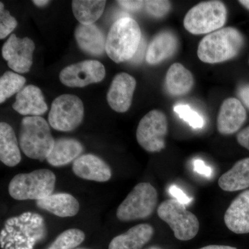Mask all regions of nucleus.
Here are the masks:
<instances>
[{"label":"nucleus","instance_id":"12","mask_svg":"<svg viewBox=\"0 0 249 249\" xmlns=\"http://www.w3.org/2000/svg\"><path fill=\"white\" fill-rule=\"evenodd\" d=\"M35 48L34 41L29 37L19 38L16 34H12L3 45L1 52L11 70L24 73L30 71Z\"/></svg>","mask_w":249,"mask_h":249},{"label":"nucleus","instance_id":"34","mask_svg":"<svg viewBox=\"0 0 249 249\" xmlns=\"http://www.w3.org/2000/svg\"><path fill=\"white\" fill-rule=\"evenodd\" d=\"M193 165H194L195 171L199 175H204L207 178H209L212 175V168L205 164L204 160L196 159L193 161Z\"/></svg>","mask_w":249,"mask_h":249},{"label":"nucleus","instance_id":"7","mask_svg":"<svg viewBox=\"0 0 249 249\" xmlns=\"http://www.w3.org/2000/svg\"><path fill=\"white\" fill-rule=\"evenodd\" d=\"M158 203V193L151 183H139L126 196L116 211L121 222H131L150 217Z\"/></svg>","mask_w":249,"mask_h":249},{"label":"nucleus","instance_id":"27","mask_svg":"<svg viewBox=\"0 0 249 249\" xmlns=\"http://www.w3.org/2000/svg\"><path fill=\"white\" fill-rule=\"evenodd\" d=\"M26 78L15 72H5L0 78V103H4L15 93L23 89Z\"/></svg>","mask_w":249,"mask_h":249},{"label":"nucleus","instance_id":"35","mask_svg":"<svg viewBox=\"0 0 249 249\" xmlns=\"http://www.w3.org/2000/svg\"><path fill=\"white\" fill-rule=\"evenodd\" d=\"M237 140L240 145L249 150V125L237 134Z\"/></svg>","mask_w":249,"mask_h":249},{"label":"nucleus","instance_id":"39","mask_svg":"<svg viewBox=\"0 0 249 249\" xmlns=\"http://www.w3.org/2000/svg\"><path fill=\"white\" fill-rule=\"evenodd\" d=\"M239 2H240L242 6H245L246 9L249 10V0H241V1H239Z\"/></svg>","mask_w":249,"mask_h":249},{"label":"nucleus","instance_id":"23","mask_svg":"<svg viewBox=\"0 0 249 249\" xmlns=\"http://www.w3.org/2000/svg\"><path fill=\"white\" fill-rule=\"evenodd\" d=\"M219 186L226 192H235L249 187V158L238 160L218 181Z\"/></svg>","mask_w":249,"mask_h":249},{"label":"nucleus","instance_id":"36","mask_svg":"<svg viewBox=\"0 0 249 249\" xmlns=\"http://www.w3.org/2000/svg\"><path fill=\"white\" fill-rule=\"evenodd\" d=\"M241 101L249 109V84L241 87L238 91Z\"/></svg>","mask_w":249,"mask_h":249},{"label":"nucleus","instance_id":"24","mask_svg":"<svg viewBox=\"0 0 249 249\" xmlns=\"http://www.w3.org/2000/svg\"><path fill=\"white\" fill-rule=\"evenodd\" d=\"M0 160L9 167L21 161V153L14 129L6 123L0 124Z\"/></svg>","mask_w":249,"mask_h":249},{"label":"nucleus","instance_id":"13","mask_svg":"<svg viewBox=\"0 0 249 249\" xmlns=\"http://www.w3.org/2000/svg\"><path fill=\"white\" fill-rule=\"evenodd\" d=\"M137 87L135 78L127 73H118L111 82L107 94L108 104L119 113L126 112L131 105Z\"/></svg>","mask_w":249,"mask_h":249},{"label":"nucleus","instance_id":"33","mask_svg":"<svg viewBox=\"0 0 249 249\" xmlns=\"http://www.w3.org/2000/svg\"><path fill=\"white\" fill-rule=\"evenodd\" d=\"M117 3L123 9L130 11H139L145 5V1H135V0L134 1L120 0V1H117Z\"/></svg>","mask_w":249,"mask_h":249},{"label":"nucleus","instance_id":"10","mask_svg":"<svg viewBox=\"0 0 249 249\" xmlns=\"http://www.w3.org/2000/svg\"><path fill=\"white\" fill-rule=\"evenodd\" d=\"M168 132L166 116L162 111L154 109L142 118L136 136L139 145L145 151L159 152L165 148Z\"/></svg>","mask_w":249,"mask_h":249},{"label":"nucleus","instance_id":"37","mask_svg":"<svg viewBox=\"0 0 249 249\" xmlns=\"http://www.w3.org/2000/svg\"><path fill=\"white\" fill-rule=\"evenodd\" d=\"M199 249H237L235 247H229V246L222 245H209L202 247Z\"/></svg>","mask_w":249,"mask_h":249},{"label":"nucleus","instance_id":"31","mask_svg":"<svg viewBox=\"0 0 249 249\" xmlns=\"http://www.w3.org/2000/svg\"><path fill=\"white\" fill-rule=\"evenodd\" d=\"M147 12L155 18H162L169 12L171 4L169 1L148 0L145 1Z\"/></svg>","mask_w":249,"mask_h":249},{"label":"nucleus","instance_id":"17","mask_svg":"<svg viewBox=\"0 0 249 249\" xmlns=\"http://www.w3.org/2000/svg\"><path fill=\"white\" fill-rule=\"evenodd\" d=\"M13 108L22 115L40 116L47 111L48 106L40 88L29 85L17 93Z\"/></svg>","mask_w":249,"mask_h":249},{"label":"nucleus","instance_id":"16","mask_svg":"<svg viewBox=\"0 0 249 249\" xmlns=\"http://www.w3.org/2000/svg\"><path fill=\"white\" fill-rule=\"evenodd\" d=\"M224 223L234 233H249V190L231 203L224 214Z\"/></svg>","mask_w":249,"mask_h":249},{"label":"nucleus","instance_id":"5","mask_svg":"<svg viewBox=\"0 0 249 249\" xmlns=\"http://www.w3.org/2000/svg\"><path fill=\"white\" fill-rule=\"evenodd\" d=\"M55 181V174L50 170L39 169L18 174L10 181L9 193L16 200H40L52 195Z\"/></svg>","mask_w":249,"mask_h":249},{"label":"nucleus","instance_id":"11","mask_svg":"<svg viewBox=\"0 0 249 249\" xmlns=\"http://www.w3.org/2000/svg\"><path fill=\"white\" fill-rule=\"evenodd\" d=\"M106 68L101 62L84 60L69 65L60 71V82L70 88H84L102 81L106 76Z\"/></svg>","mask_w":249,"mask_h":249},{"label":"nucleus","instance_id":"15","mask_svg":"<svg viewBox=\"0 0 249 249\" xmlns=\"http://www.w3.org/2000/svg\"><path fill=\"white\" fill-rule=\"evenodd\" d=\"M73 172L78 178L97 182H106L111 177L110 168L97 156H80L73 163Z\"/></svg>","mask_w":249,"mask_h":249},{"label":"nucleus","instance_id":"26","mask_svg":"<svg viewBox=\"0 0 249 249\" xmlns=\"http://www.w3.org/2000/svg\"><path fill=\"white\" fill-rule=\"evenodd\" d=\"M106 5L103 0H73L72 10L80 24L91 25L101 17Z\"/></svg>","mask_w":249,"mask_h":249},{"label":"nucleus","instance_id":"8","mask_svg":"<svg viewBox=\"0 0 249 249\" xmlns=\"http://www.w3.org/2000/svg\"><path fill=\"white\" fill-rule=\"evenodd\" d=\"M157 213L163 222L168 224L178 240H191L199 232L197 217L186 209V205L175 199H167L160 203Z\"/></svg>","mask_w":249,"mask_h":249},{"label":"nucleus","instance_id":"21","mask_svg":"<svg viewBox=\"0 0 249 249\" xmlns=\"http://www.w3.org/2000/svg\"><path fill=\"white\" fill-rule=\"evenodd\" d=\"M36 206L60 217H73L80 209L79 202L68 193L51 195L45 199L36 201Z\"/></svg>","mask_w":249,"mask_h":249},{"label":"nucleus","instance_id":"3","mask_svg":"<svg viewBox=\"0 0 249 249\" xmlns=\"http://www.w3.org/2000/svg\"><path fill=\"white\" fill-rule=\"evenodd\" d=\"M142 36L140 27L134 19L120 18L113 24L108 33L106 53L116 63L127 61L138 51Z\"/></svg>","mask_w":249,"mask_h":249},{"label":"nucleus","instance_id":"30","mask_svg":"<svg viewBox=\"0 0 249 249\" xmlns=\"http://www.w3.org/2000/svg\"><path fill=\"white\" fill-rule=\"evenodd\" d=\"M17 25L16 18L11 16L9 11L4 9V4L0 2V39L7 37Z\"/></svg>","mask_w":249,"mask_h":249},{"label":"nucleus","instance_id":"22","mask_svg":"<svg viewBox=\"0 0 249 249\" xmlns=\"http://www.w3.org/2000/svg\"><path fill=\"white\" fill-rule=\"evenodd\" d=\"M83 151V145L76 139H59L55 140L53 150L47 157V160L53 166H62L76 160Z\"/></svg>","mask_w":249,"mask_h":249},{"label":"nucleus","instance_id":"25","mask_svg":"<svg viewBox=\"0 0 249 249\" xmlns=\"http://www.w3.org/2000/svg\"><path fill=\"white\" fill-rule=\"evenodd\" d=\"M193 83L194 80L191 72L181 64H173L167 72L165 86L172 96H181L187 94L193 88Z\"/></svg>","mask_w":249,"mask_h":249},{"label":"nucleus","instance_id":"2","mask_svg":"<svg viewBox=\"0 0 249 249\" xmlns=\"http://www.w3.org/2000/svg\"><path fill=\"white\" fill-rule=\"evenodd\" d=\"M243 45L240 31L233 27L223 28L205 36L198 46L197 55L206 63H219L235 57Z\"/></svg>","mask_w":249,"mask_h":249},{"label":"nucleus","instance_id":"38","mask_svg":"<svg viewBox=\"0 0 249 249\" xmlns=\"http://www.w3.org/2000/svg\"><path fill=\"white\" fill-rule=\"evenodd\" d=\"M33 3L38 7H43L49 3V1L47 0H34L33 1Z\"/></svg>","mask_w":249,"mask_h":249},{"label":"nucleus","instance_id":"14","mask_svg":"<svg viewBox=\"0 0 249 249\" xmlns=\"http://www.w3.org/2000/svg\"><path fill=\"white\" fill-rule=\"evenodd\" d=\"M247 119V111L241 101L229 98L223 102L217 116L218 132L229 135L237 132Z\"/></svg>","mask_w":249,"mask_h":249},{"label":"nucleus","instance_id":"18","mask_svg":"<svg viewBox=\"0 0 249 249\" xmlns=\"http://www.w3.org/2000/svg\"><path fill=\"white\" fill-rule=\"evenodd\" d=\"M178 48L177 36L170 31L159 33L152 39L146 53V61L149 65H158L173 56Z\"/></svg>","mask_w":249,"mask_h":249},{"label":"nucleus","instance_id":"29","mask_svg":"<svg viewBox=\"0 0 249 249\" xmlns=\"http://www.w3.org/2000/svg\"><path fill=\"white\" fill-rule=\"evenodd\" d=\"M178 115L194 129L202 128L204 121L202 116L191 109L188 105H178L174 108Z\"/></svg>","mask_w":249,"mask_h":249},{"label":"nucleus","instance_id":"9","mask_svg":"<svg viewBox=\"0 0 249 249\" xmlns=\"http://www.w3.org/2000/svg\"><path fill=\"white\" fill-rule=\"evenodd\" d=\"M84 112V105L79 97L72 94L61 95L52 103L49 124L55 130L71 132L81 124Z\"/></svg>","mask_w":249,"mask_h":249},{"label":"nucleus","instance_id":"28","mask_svg":"<svg viewBox=\"0 0 249 249\" xmlns=\"http://www.w3.org/2000/svg\"><path fill=\"white\" fill-rule=\"evenodd\" d=\"M85 234L76 229H68L57 237L47 249H73L83 243Z\"/></svg>","mask_w":249,"mask_h":249},{"label":"nucleus","instance_id":"32","mask_svg":"<svg viewBox=\"0 0 249 249\" xmlns=\"http://www.w3.org/2000/svg\"><path fill=\"white\" fill-rule=\"evenodd\" d=\"M169 193L175 199L182 204L186 205L190 204L193 201V198L190 197L186 196L182 191L178 187L175 186H171L169 188Z\"/></svg>","mask_w":249,"mask_h":249},{"label":"nucleus","instance_id":"1","mask_svg":"<svg viewBox=\"0 0 249 249\" xmlns=\"http://www.w3.org/2000/svg\"><path fill=\"white\" fill-rule=\"evenodd\" d=\"M46 234L42 216L25 213L6 221L1 231L0 244L2 249H33Z\"/></svg>","mask_w":249,"mask_h":249},{"label":"nucleus","instance_id":"19","mask_svg":"<svg viewBox=\"0 0 249 249\" xmlns=\"http://www.w3.org/2000/svg\"><path fill=\"white\" fill-rule=\"evenodd\" d=\"M154 233V228L150 224H138L114 237L109 243V249H142L150 242Z\"/></svg>","mask_w":249,"mask_h":249},{"label":"nucleus","instance_id":"6","mask_svg":"<svg viewBox=\"0 0 249 249\" xmlns=\"http://www.w3.org/2000/svg\"><path fill=\"white\" fill-rule=\"evenodd\" d=\"M227 17V8L222 1H203L187 13L183 25L194 35L209 34L221 29L225 24Z\"/></svg>","mask_w":249,"mask_h":249},{"label":"nucleus","instance_id":"20","mask_svg":"<svg viewBox=\"0 0 249 249\" xmlns=\"http://www.w3.org/2000/svg\"><path fill=\"white\" fill-rule=\"evenodd\" d=\"M80 49L89 55L99 56L106 52V40L101 29L94 24H80L74 32Z\"/></svg>","mask_w":249,"mask_h":249},{"label":"nucleus","instance_id":"4","mask_svg":"<svg viewBox=\"0 0 249 249\" xmlns=\"http://www.w3.org/2000/svg\"><path fill=\"white\" fill-rule=\"evenodd\" d=\"M55 141L47 121L40 116H27L21 122L19 146L24 155L43 161L53 150Z\"/></svg>","mask_w":249,"mask_h":249}]
</instances>
